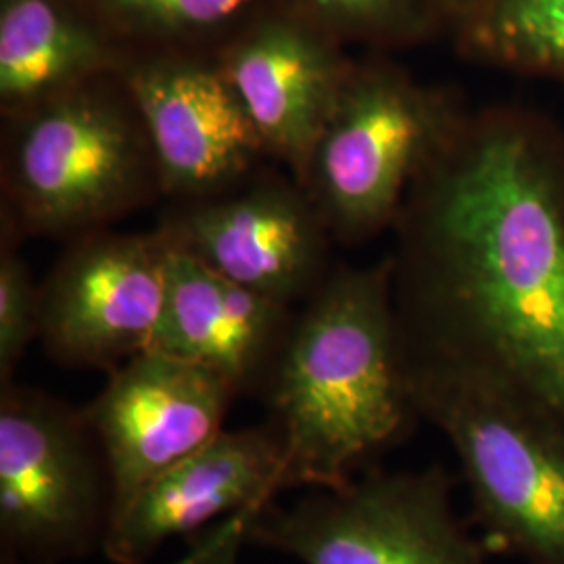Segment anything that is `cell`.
<instances>
[{"mask_svg": "<svg viewBox=\"0 0 564 564\" xmlns=\"http://www.w3.org/2000/svg\"><path fill=\"white\" fill-rule=\"evenodd\" d=\"M408 362L500 372L564 416V132L464 109L395 223Z\"/></svg>", "mask_w": 564, "mask_h": 564, "instance_id": "6da1fadb", "label": "cell"}, {"mask_svg": "<svg viewBox=\"0 0 564 564\" xmlns=\"http://www.w3.org/2000/svg\"><path fill=\"white\" fill-rule=\"evenodd\" d=\"M281 440L276 496L335 489L421 421L412 400L393 260L337 265L297 310L262 389Z\"/></svg>", "mask_w": 564, "mask_h": 564, "instance_id": "7a4b0ae2", "label": "cell"}, {"mask_svg": "<svg viewBox=\"0 0 564 564\" xmlns=\"http://www.w3.org/2000/svg\"><path fill=\"white\" fill-rule=\"evenodd\" d=\"M2 235L78 239L163 197L141 109L120 74L2 118Z\"/></svg>", "mask_w": 564, "mask_h": 564, "instance_id": "3957f363", "label": "cell"}, {"mask_svg": "<svg viewBox=\"0 0 564 564\" xmlns=\"http://www.w3.org/2000/svg\"><path fill=\"white\" fill-rule=\"evenodd\" d=\"M419 416L458 456L487 542L529 564H564V416L500 372L408 362Z\"/></svg>", "mask_w": 564, "mask_h": 564, "instance_id": "277c9868", "label": "cell"}, {"mask_svg": "<svg viewBox=\"0 0 564 564\" xmlns=\"http://www.w3.org/2000/svg\"><path fill=\"white\" fill-rule=\"evenodd\" d=\"M463 113L389 61H354L302 182L333 241L360 245L393 228Z\"/></svg>", "mask_w": 564, "mask_h": 564, "instance_id": "5b68a950", "label": "cell"}, {"mask_svg": "<svg viewBox=\"0 0 564 564\" xmlns=\"http://www.w3.org/2000/svg\"><path fill=\"white\" fill-rule=\"evenodd\" d=\"M442 466L384 473L364 468L349 484L314 489L293 506H263L239 533L302 564H491L452 502Z\"/></svg>", "mask_w": 564, "mask_h": 564, "instance_id": "8992f818", "label": "cell"}, {"mask_svg": "<svg viewBox=\"0 0 564 564\" xmlns=\"http://www.w3.org/2000/svg\"><path fill=\"white\" fill-rule=\"evenodd\" d=\"M111 487L82 410L25 387L0 393V540L30 563L59 564L102 547Z\"/></svg>", "mask_w": 564, "mask_h": 564, "instance_id": "52a82bcc", "label": "cell"}, {"mask_svg": "<svg viewBox=\"0 0 564 564\" xmlns=\"http://www.w3.org/2000/svg\"><path fill=\"white\" fill-rule=\"evenodd\" d=\"M158 230L214 272L291 305L333 270L321 212L293 174L265 165L223 195L172 203Z\"/></svg>", "mask_w": 564, "mask_h": 564, "instance_id": "ba28073f", "label": "cell"}, {"mask_svg": "<svg viewBox=\"0 0 564 564\" xmlns=\"http://www.w3.org/2000/svg\"><path fill=\"white\" fill-rule=\"evenodd\" d=\"M281 440L272 424L226 431L167 468L116 514L102 552L113 564H144L163 544L216 524L178 564H235L239 533L274 502Z\"/></svg>", "mask_w": 564, "mask_h": 564, "instance_id": "9c48e42d", "label": "cell"}, {"mask_svg": "<svg viewBox=\"0 0 564 564\" xmlns=\"http://www.w3.org/2000/svg\"><path fill=\"white\" fill-rule=\"evenodd\" d=\"M121 76L141 109L163 197L223 195L270 160L216 53H130Z\"/></svg>", "mask_w": 564, "mask_h": 564, "instance_id": "30bf717a", "label": "cell"}, {"mask_svg": "<svg viewBox=\"0 0 564 564\" xmlns=\"http://www.w3.org/2000/svg\"><path fill=\"white\" fill-rule=\"evenodd\" d=\"M167 241L97 230L74 239L41 284L46 354L63 366L113 370L149 351L162 323Z\"/></svg>", "mask_w": 564, "mask_h": 564, "instance_id": "8fae6325", "label": "cell"}, {"mask_svg": "<svg viewBox=\"0 0 564 564\" xmlns=\"http://www.w3.org/2000/svg\"><path fill=\"white\" fill-rule=\"evenodd\" d=\"M235 398L214 370L155 349L113 368L82 408L109 475V521L167 468L214 442Z\"/></svg>", "mask_w": 564, "mask_h": 564, "instance_id": "7c38bea8", "label": "cell"}, {"mask_svg": "<svg viewBox=\"0 0 564 564\" xmlns=\"http://www.w3.org/2000/svg\"><path fill=\"white\" fill-rule=\"evenodd\" d=\"M226 80L272 162L302 184L354 61L343 44L281 4L249 21L216 51Z\"/></svg>", "mask_w": 564, "mask_h": 564, "instance_id": "4fadbf2b", "label": "cell"}, {"mask_svg": "<svg viewBox=\"0 0 564 564\" xmlns=\"http://www.w3.org/2000/svg\"><path fill=\"white\" fill-rule=\"evenodd\" d=\"M295 305L214 272L167 242L165 303L155 351L214 370L241 393L265 387L295 321Z\"/></svg>", "mask_w": 564, "mask_h": 564, "instance_id": "5bb4252c", "label": "cell"}, {"mask_svg": "<svg viewBox=\"0 0 564 564\" xmlns=\"http://www.w3.org/2000/svg\"><path fill=\"white\" fill-rule=\"evenodd\" d=\"M130 51L88 0H0V113L120 74Z\"/></svg>", "mask_w": 564, "mask_h": 564, "instance_id": "9a60e30c", "label": "cell"}, {"mask_svg": "<svg viewBox=\"0 0 564 564\" xmlns=\"http://www.w3.org/2000/svg\"><path fill=\"white\" fill-rule=\"evenodd\" d=\"M456 28L466 57L564 82V0H470Z\"/></svg>", "mask_w": 564, "mask_h": 564, "instance_id": "2e32d148", "label": "cell"}, {"mask_svg": "<svg viewBox=\"0 0 564 564\" xmlns=\"http://www.w3.org/2000/svg\"><path fill=\"white\" fill-rule=\"evenodd\" d=\"M88 4L130 53H216L279 0H88Z\"/></svg>", "mask_w": 564, "mask_h": 564, "instance_id": "e0dca14e", "label": "cell"}, {"mask_svg": "<svg viewBox=\"0 0 564 564\" xmlns=\"http://www.w3.org/2000/svg\"><path fill=\"white\" fill-rule=\"evenodd\" d=\"M339 44L398 46L424 39L442 18L435 0H279Z\"/></svg>", "mask_w": 564, "mask_h": 564, "instance_id": "ac0fdd59", "label": "cell"}, {"mask_svg": "<svg viewBox=\"0 0 564 564\" xmlns=\"http://www.w3.org/2000/svg\"><path fill=\"white\" fill-rule=\"evenodd\" d=\"M18 239L0 245V384L11 383L28 347L41 333V284L18 251Z\"/></svg>", "mask_w": 564, "mask_h": 564, "instance_id": "d6986e66", "label": "cell"}, {"mask_svg": "<svg viewBox=\"0 0 564 564\" xmlns=\"http://www.w3.org/2000/svg\"><path fill=\"white\" fill-rule=\"evenodd\" d=\"M442 18H449L456 23V20L466 11V7L470 4V0H435Z\"/></svg>", "mask_w": 564, "mask_h": 564, "instance_id": "ffe728a7", "label": "cell"}, {"mask_svg": "<svg viewBox=\"0 0 564 564\" xmlns=\"http://www.w3.org/2000/svg\"><path fill=\"white\" fill-rule=\"evenodd\" d=\"M0 564H42V563H30V561H25V558H21L18 554H13V552H7V550H2V558H0Z\"/></svg>", "mask_w": 564, "mask_h": 564, "instance_id": "44dd1931", "label": "cell"}]
</instances>
